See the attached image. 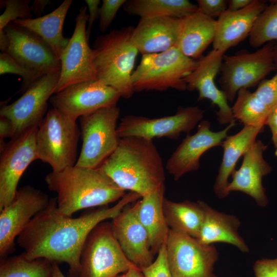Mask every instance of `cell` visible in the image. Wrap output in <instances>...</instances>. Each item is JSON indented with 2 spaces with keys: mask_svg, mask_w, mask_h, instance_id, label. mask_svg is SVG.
Wrapping results in <instances>:
<instances>
[{
  "mask_svg": "<svg viewBox=\"0 0 277 277\" xmlns=\"http://www.w3.org/2000/svg\"><path fill=\"white\" fill-rule=\"evenodd\" d=\"M45 182L48 189L57 194L58 211L68 216L84 209L107 206L126 194L100 167L74 165L51 171Z\"/></svg>",
  "mask_w": 277,
  "mask_h": 277,
  "instance_id": "obj_3",
  "label": "cell"
},
{
  "mask_svg": "<svg viewBox=\"0 0 277 277\" xmlns=\"http://www.w3.org/2000/svg\"><path fill=\"white\" fill-rule=\"evenodd\" d=\"M198 10L212 18L220 17L227 9L225 0H197Z\"/></svg>",
  "mask_w": 277,
  "mask_h": 277,
  "instance_id": "obj_39",
  "label": "cell"
},
{
  "mask_svg": "<svg viewBox=\"0 0 277 277\" xmlns=\"http://www.w3.org/2000/svg\"><path fill=\"white\" fill-rule=\"evenodd\" d=\"M140 197L130 191L112 207H99L75 218L62 214L57 209L56 198H51L47 207L34 216L17 238V244L28 259L65 263L69 266L67 277H77L81 254L90 232Z\"/></svg>",
  "mask_w": 277,
  "mask_h": 277,
  "instance_id": "obj_1",
  "label": "cell"
},
{
  "mask_svg": "<svg viewBox=\"0 0 277 277\" xmlns=\"http://www.w3.org/2000/svg\"><path fill=\"white\" fill-rule=\"evenodd\" d=\"M216 20L199 10L182 18L179 38L176 47L185 56L193 60L200 58L213 42Z\"/></svg>",
  "mask_w": 277,
  "mask_h": 277,
  "instance_id": "obj_26",
  "label": "cell"
},
{
  "mask_svg": "<svg viewBox=\"0 0 277 277\" xmlns=\"http://www.w3.org/2000/svg\"><path fill=\"white\" fill-rule=\"evenodd\" d=\"M30 3L29 0H1V6L5 10L0 16V32L16 19L31 18Z\"/></svg>",
  "mask_w": 277,
  "mask_h": 277,
  "instance_id": "obj_35",
  "label": "cell"
},
{
  "mask_svg": "<svg viewBox=\"0 0 277 277\" xmlns=\"http://www.w3.org/2000/svg\"><path fill=\"white\" fill-rule=\"evenodd\" d=\"M123 277H145L138 267L132 268L123 273Z\"/></svg>",
  "mask_w": 277,
  "mask_h": 277,
  "instance_id": "obj_46",
  "label": "cell"
},
{
  "mask_svg": "<svg viewBox=\"0 0 277 277\" xmlns=\"http://www.w3.org/2000/svg\"><path fill=\"white\" fill-rule=\"evenodd\" d=\"M72 2V0H65L56 9L48 14L35 18L17 19L12 23L38 35L49 44L60 59L62 52L70 39V38L63 36V28Z\"/></svg>",
  "mask_w": 277,
  "mask_h": 277,
  "instance_id": "obj_28",
  "label": "cell"
},
{
  "mask_svg": "<svg viewBox=\"0 0 277 277\" xmlns=\"http://www.w3.org/2000/svg\"><path fill=\"white\" fill-rule=\"evenodd\" d=\"M120 94L98 80L69 85L50 98L53 107L76 120L101 108L116 106Z\"/></svg>",
  "mask_w": 277,
  "mask_h": 277,
  "instance_id": "obj_16",
  "label": "cell"
},
{
  "mask_svg": "<svg viewBox=\"0 0 277 277\" xmlns=\"http://www.w3.org/2000/svg\"><path fill=\"white\" fill-rule=\"evenodd\" d=\"M235 125L233 122L223 130L214 132L210 129L209 121H201L197 131L193 135L188 134L166 162L165 168L174 181H178L187 173L197 170L203 153L211 148L221 146L228 131Z\"/></svg>",
  "mask_w": 277,
  "mask_h": 277,
  "instance_id": "obj_18",
  "label": "cell"
},
{
  "mask_svg": "<svg viewBox=\"0 0 277 277\" xmlns=\"http://www.w3.org/2000/svg\"><path fill=\"white\" fill-rule=\"evenodd\" d=\"M273 47L268 44L253 53L224 55L219 82L228 102H232L241 89L255 86L276 69Z\"/></svg>",
  "mask_w": 277,
  "mask_h": 277,
  "instance_id": "obj_10",
  "label": "cell"
},
{
  "mask_svg": "<svg viewBox=\"0 0 277 277\" xmlns=\"http://www.w3.org/2000/svg\"><path fill=\"white\" fill-rule=\"evenodd\" d=\"M204 217L199 235L196 238L202 244L211 245L225 243L232 245L243 252L249 248L240 235V221L235 215L215 210L203 202Z\"/></svg>",
  "mask_w": 277,
  "mask_h": 277,
  "instance_id": "obj_24",
  "label": "cell"
},
{
  "mask_svg": "<svg viewBox=\"0 0 277 277\" xmlns=\"http://www.w3.org/2000/svg\"><path fill=\"white\" fill-rule=\"evenodd\" d=\"M224 55L223 52L212 49L198 61L196 68L184 80L187 90L198 91V101L208 99L218 107L215 113L220 124H229L235 121L231 107L228 105L224 92L214 83V78L221 69Z\"/></svg>",
  "mask_w": 277,
  "mask_h": 277,
  "instance_id": "obj_20",
  "label": "cell"
},
{
  "mask_svg": "<svg viewBox=\"0 0 277 277\" xmlns=\"http://www.w3.org/2000/svg\"><path fill=\"white\" fill-rule=\"evenodd\" d=\"M12 73L21 76L23 80L21 91L23 93L36 80L43 75L26 68L19 64L8 54H0V74Z\"/></svg>",
  "mask_w": 277,
  "mask_h": 277,
  "instance_id": "obj_34",
  "label": "cell"
},
{
  "mask_svg": "<svg viewBox=\"0 0 277 277\" xmlns=\"http://www.w3.org/2000/svg\"><path fill=\"white\" fill-rule=\"evenodd\" d=\"M203 201L175 202L165 197L164 214L170 229L197 238L204 217Z\"/></svg>",
  "mask_w": 277,
  "mask_h": 277,
  "instance_id": "obj_29",
  "label": "cell"
},
{
  "mask_svg": "<svg viewBox=\"0 0 277 277\" xmlns=\"http://www.w3.org/2000/svg\"><path fill=\"white\" fill-rule=\"evenodd\" d=\"M267 146L256 140L246 150L240 168L232 174L227 190L240 191L252 197L260 207L267 205L268 199L263 185L264 176L272 171V167L264 157Z\"/></svg>",
  "mask_w": 277,
  "mask_h": 277,
  "instance_id": "obj_21",
  "label": "cell"
},
{
  "mask_svg": "<svg viewBox=\"0 0 277 277\" xmlns=\"http://www.w3.org/2000/svg\"><path fill=\"white\" fill-rule=\"evenodd\" d=\"M116 277H123V273H122V274H120V275H117V276H116Z\"/></svg>",
  "mask_w": 277,
  "mask_h": 277,
  "instance_id": "obj_49",
  "label": "cell"
},
{
  "mask_svg": "<svg viewBox=\"0 0 277 277\" xmlns=\"http://www.w3.org/2000/svg\"><path fill=\"white\" fill-rule=\"evenodd\" d=\"M141 270L145 277H172L168 264L166 243L160 248L155 260Z\"/></svg>",
  "mask_w": 277,
  "mask_h": 277,
  "instance_id": "obj_37",
  "label": "cell"
},
{
  "mask_svg": "<svg viewBox=\"0 0 277 277\" xmlns=\"http://www.w3.org/2000/svg\"><path fill=\"white\" fill-rule=\"evenodd\" d=\"M100 168L121 188L141 197L164 184L165 180L163 162L152 140L139 136L121 138Z\"/></svg>",
  "mask_w": 277,
  "mask_h": 277,
  "instance_id": "obj_2",
  "label": "cell"
},
{
  "mask_svg": "<svg viewBox=\"0 0 277 277\" xmlns=\"http://www.w3.org/2000/svg\"><path fill=\"white\" fill-rule=\"evenodd\" d=\"M235 120L244 126L264 128L267 120L272 112L254 94L246 88L241 89L231 107Z\"/></svg>",
  "mask_w": 277,
  "mask_h": 277,
  "instance_id": "obj_31",
  "label": "cell"
},
{
  "mask_svg": "<svg viewBox=\"0 0 277 277\" xmlns=\"http://www.w3.org/2000/svg\"><path fill=\"white\" fill-rule=\"evenodd\" d=\"M101 1L100 0H86L88 9L89 14L88 19V27L86 30V35L89 39L92 27L94 22L100 18V8L99 5Z\"/></svg>",
  "mask_w": 277,
  "mask_h": 277,
  "instance_id": "obj_41",
  "label": "cell"
},
{
  "mask_svg": "<svg viewBox=\"0 0 277 277\" xmlns=\"http://www.w3.org/2000/svg\"><path fill=\"white\" fill-rule=\"evenodd\" d=\"M264 128L244 126L238 133L227 136L221 146L223 155L213 187L215 195L223 199L229 195L227 188L228 179L234 171L235 165L248 147L256 140Z\"/></svg>",
  "mask_w": 277,
  "mask_h": 277,
  "instance_id": "obj_25",
  "label": "cell"
},
{
  "mask_svg": "<svg viewBox=\"0 0 277 277\" xmlns=\"http://www.w3.org/2000/svg\"><path fill=\"white\" fill-rule=\"evenodd\" d=\"M80 263L77 277H116L137 267L127 258L114 235L111 222L106 221L89 233Z\"/></svg>",
  "mask_w": 277,
  "mask_h": 277,
  "instance_id": "obj_7",
  "label": "cell"
},
{
  "mask_svg": "<svg viewBox=\"0 0 277 277\" xmlns=\"http://www.w3.org/2000/svg\"><path fill=\"white\" fill-rule=\"evenodd\" d=\"M181 25L182 18L142 17L134 27L131 41L142 55L161 53L176 47Z\"/></svg>",
  "mask_w": 277,
  "mask_h": 277,
  "instance_id": "obj_22",
  "label": "cell"
},
{
  "mask_svg": "<svg viewBox=\"0 0 277 277\" xmlns=\"http://www.w3.org/2000/svg\"><path fill=\"white\" fill-rule=\"evenodd\" d=\"M139 200L126 206L111 222L114 235L127 258L139 268L154 261L149 236L137 215Z\"/></svg>",
  "mask_w": 277,
  "mask_h": 277,
  "instance_id": "obj_19",
  "label": "cell"
},
{
  "mask_svg": "<svg viewBox=\"0 0 277 277\" xmlns=\"http://www.w3.org/2000/svg\"><path fill=\"white\" fill-rule=\"evenodd\" d=\"M60 77V71L43 75L18 99L1 108L0 116L8 120L12 126V138L38 127L46 115L48 101L54 93Z\"/></svg>",
  "mask_w": 277,
  "mask_h": 277,
  "instance_id": "obj_12",
  "label": "cell"
},
{
  "mask_svg": "<svg viewBox=\"0 0 277 277\" xmlns=\"http://www.w3.org/2000/svg\"><path fill=\"white\" fill-rule=\"evenodd\" d=\"M13 136V131L10 122L5 117L0 116V140L12 138Z\"/></svg>",
  "mask_w": 277,
  "mask_h": 277,
  "instance_id": "obj_43",
  "label": "cell"
},
{
  "mask_svg": "<svg viewBox=\"0 0 277 277\" xmlns=\"http://www.w3.org/2000/svg\"><path fill=\"white\" fill-rule=\"evenodd\" d=\"M53 263L39 258L29 259L24 252L1 258L0 277H51Z\"/></svg>",
  "mask_w": 277,
  "mask_h": 277,
  "instance_id": "obj_32",
  "label": "cell"
},
{
  "mask_svg": "<svg viewBox=\"0 0 277 277\" xmlns=\"http://www.w3.org/2000/svg\"><path fill=\"white\" fill-rule=\"evenodd\" d=\"M277 41V1H271L259 15L249 35V43L253 48Z\"/></svg>",
  "mask_w": 277,
  "mask_h": 277,
  "instance_id": "obj_33",
  "label": "cell"
},
{
  "mask_svg": "<svg viewBox=\"0 0 277 277\" xmlns=\"http://www.w3.org/2000/svg\"><path fill=\"white\" fill-rule=\"evenodd\" d=\"M204 114L199 107L189 106L179 107L175 114L159 118L127 115L121 119L117 131L121 138L134 136L152 140L162 137L177 139L182 132L189 134Z\"/></svg>",
  "mask_w": 277,
  "mask_h": 277,
  "instance_id": "obj_13",
  "label": "cell"
},
{
  "mask_svg": "<svg viewBox=\"0 0 277 277\" xmlns=\"http://www.w3.org/2000/svg\"><path fill=\"white\" fill-rule=\"evenodd\" d=\"M0 49L42 75L61 71V60L49 44L35 33L12 22L0 32Z\"/></svg>",
  "mask_w": 277,
  "mask_h": 277,
  "instance_id": "obj_9",
  "label": "cell"
},
{
  "mask_svg": "<svg viewBox=\"0 0 277 277\" xmlns=\"http://www.w3.org/2000/svg\"><path fill=\"white\" fill-rule=\"evenodd\" d=\"M126 0H103L100 8L99 28L102 32H105L114 19L119 9Z\"/></svg>",
  "mask_w": 277,
  "mask_h": 277,
  "instance_id": "obj_38",
  "label": "cell"
},
{
  "mask_svg": "<svg viewBox=\"0 0 277 277\" xmlns=\"http://www.w3.org/2000/svg\"><path fill=\"white\" fill-rule=\"evenodd\" d=\"M267 6L265 1L253 0L242 9H227L216 20L213 49L225 53L243 41L249 35L257 18Z\"/></svg>",
  "mask_w": 277,
  "mask_h": 277,
  "instance_id": "obj_23",
  "label": "cell"
},
{
  "mask_svg": "<svg viewBox=\"0 0 277 277\" xmlns=\"http://www.w3.org/2000/svg\"><path fill=\"white\" fill-rule=\"evenodd\" d=\"M166 245L172 277H216L213 267L219 252L212 244H202L195 238L170 229Z\"/></svg>",
  "mask_w": 277,
  "mask_h": 277,
  "instance_id": "obj_11",
  "label": "cell"
},
{
  "mask_svg": "<svg viewBox=\"0 0 277 277\" xmlns=\"http://www.w3.org/2000/svg\"><path fill=\"white\" fill-rule=\"evenodd\" d=\"M253 0H230L228 2V9L231 11L242 9L250 5Z\"/></svg>",
  "mask_w": 277,
  "mask_h": 277,
  "instance_id": "obj_45",
  "label": "cell"
},
{
  "mask_svg": "<svg viewBox=\"0 0 277 277\" xmlns=\"http://www.w3.org/2000/svg\"><path fill=\"white\" fill-rule=\"evenodd\" d=\"M120 109L117 106L101 108L80 118L82 146L75 166L99 168L117 148V131Z\"/></svg>",
  "mask_w": 277,
  "mask_h": 277,
  "instance_id": "obj_8",
  "label": "cell"
},
{
  "mask_svg": "<svg viewBox=\"0 0 277 277\" xmlns=\"http://www.w3.org/2000/svg\"><path fill=\"white\" fill-rule=\"evenodd\" d=\"M51 277H66L62 272L58 263L53 262Z\"/></svg>",
  "mask_w": 277,
  "mask_h": 277,
  "instance_id": "obj_47",
  "label": "cell"
},
{
  "mask_svg": "<svg viewBox=\"0 0 277 277\" xmlns=\"http://www.w3.org/2000/svg\"><path fill=\"white\" fill-rule=\"evenodd\" d=\"M87 9L86 6L80 8L73 33L61 54L60 77L54 93L73 84L97 80L93 64L94 51L89 47L86 35Z\"/></svg>",
  "mask_w": 277,
  "mask_h": 277,
  "instance_id": "obj_15",
  "label": "cell"
},
{
  "mask_svg": "<svg viewBox=\"0 0 277 277\" xmlns=\"http://www.w3.org/2000/svg\"><path fill=\"white\" fill-rule=\"evenodd\" d=\"M80 134L76 120L53 107L37 128V159L49 164L54 172L74 166Z\"/></svg>",
  "mask_w": 277,
  "mask_h": 277,
  "instance_id": "obj_5",
  "label": "cell"
},
{
  "mask_svg": "<svg viewBox=\"0 0 277 277\" xmlns=\"http://www.w3.org/2000/svg\"><path fill=\"white\" fill-rule=\"evenodd\" d=\"M165 186L161 185L139 200L138 217L147 231L150 249L154 255L166 243L170 228L167 223L163 208Z\"/></svg>",
  "mask_w": 277,
  "mask_h": 277,
  "instance_id": "obj_27",
  "label": "cell"
},
{
  "mask_svg": "<svg viewBox=\"0 0 277 277\" xmlns=\"http://www.w3.org/2000/svg\"><path fill=\"white\" fill-rule=\"evenodd\" d=\"M273 57L274 63L277 69V45L273 47Z\"/></svg>",
  "mask_w": 277,
  "mask_h": 277,
  "instance_id": "obj_48",
  "label": "cell"
},
{
  "mask_svg": "<svg viewBox=\"0 0 277 277\" xmlns=\"http://www.w3.org/2000/svg\"><path fill=\"white\" fill-rule=\"evenodd\" d=\"M265 125L268 126L270 128L274 148V154L277 156V108L270 114Z\"/></svg>",
  "mask_w": 277,
  "mask_h": 277,
  "instance_id": "obj_42",
  "label": "cell"
},
{
  "mask_svg": "<svg viewBox=\"0 0 277 277\" xmlns=\"http://www.w3.org/2000/svg\"><path fill=\"white\" fill-rule=\"evenodd\" d=\"M258 98L272 112L277 108V69L270 79L262 81L253 92Z\"/></svg>",
  "mask_w": 277,
  "mask_h": 277,
  "instance_id": "obj_36",
  "label": "cell"
},
{
  "mask_svg": "<svg viewBox=\"0 0 277 277\" xmlns=\"http://www.w3.org/2000/svg\"><path fill=\"white\" fill-rule=\"evenodd\" d=\"M130 15L141 18L167 16L183 18L198 10V6L188 0H128L123 6Z\"/></svg>",
  "mask_w": 277,
  "mask_h": 277,
  "instance_id": "obj_30",
  "label": "cell"
},
{
  "mask_svg": "<svg viewBox=\"0 0 277 277\" xmlns=\"http://www.w3.org/2000/svg\"><path fill=\"white\" fill-rule=\"evenodd\" d=\"M51 3V1L49 0H35L30 7L31 11H33L38 17H41L44 12L46 6Z\"/></svg>",
  "mask_w": 277,
  "mask_h": 277,
  "instance_id": "obj_44",
  "label": "cell"
},
{
  "mask_svg": "<svg viewBox=\"0 0 277 277\" xmlns=\"http://www.w3.org/2000/svg\"><path fill=\"white\" fill-rule=\"evenodd\" d=\"M255 277H277V258L262 259L253 266Z\"/></svg>",
  "mask_w": 277,
  "mask_h": 277,
  "instance_id": "obj_40",
  "label": "cell"
},
{
  "mask_svg": "<svg viewBox=\"0 0 277 277\" xmlns=\"http://www.w3.org/2000/svg\"><path fill=\"white\" fill-rule=\"evenodd\" d=\"M198 61L183 54L176 47L165 51L143 55L131 75L134 92L168 89H187L185 78L197 66Z\"/></svg>",
  "mask_w": 277,
  "mask_h": 277,
  "instance_id": "obj_6",
  "label": "cell"
},
{
  "mask_svg": "<svg viewBox=\"0 0 277 277\" xmlns=\"http://www.w3.org/2000/svg\"><path fill=\"white\" fill-rule=\"evenodd\" d=\"M43 191L30 185L17 189L12 201L0 210V256L14 249L15 240L50 202Z\"/></svg>",
  "mask_w": 277,
  "mask_h": 277,
  "instance_id": "obj_14",
  "label": "cell"
},
{
  "mask_svg": "<svg viewBox=\"0 0 277 277\" xmlns=\"http://www.w3.org/2000/svg\"><path fill=\"white\" fill-rule=\"evenodd\" d=\"M38 127L11 138L1 152L0 210L13 200L23 174L37 159L36 136Z\"/></svg>",
  "mask_w": 277,
  "mask_h": 277,
  "instance_id": "obj_17",
  "label": "cell"
},
{
  "mask_svg": "<svg viewBox=\"0 0 277 277\" xmlns=\"http://www.w3.org/2000/svg\"><path fill=\"white\" fill-rule=\"evenodd\" d=\"M133 29L129 26L113 30L98 36L93 44L97 80L126 99L135 92L131 75L138 51L131 41Z\"/></svg>",
  "mask_w": 277,
  "mask_h": 277,
  "instance_id": "obj_4",
  "label": "cell"
}]
</instances>
